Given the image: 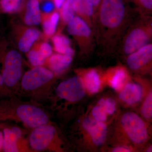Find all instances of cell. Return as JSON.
Wrapping results in <instances>:
<instances>
[{
	"label": "cell",
	"instance_id": "cell-1",
	"mask_svg": "<svg viewBox=\"0 0 152 152\" xmlns=\"http://www.w3.org/2000/svg\"><path fill=\"white\" fill-rule=\"evenodd\" d=\"M138 13L128 0H101L96 12L97 46L104 53L118 51L131 23Z\"/></svg>",
	"mask_w": 152,
	"mask_h": 152
},
{
	"label": "cell",
	"instance_id": "cell-2",
	"mask_svg": "<svg viewBox=\"0 0 152 152\" xmlns=\"http://www.w3.org/2000/svg\"><path fill=\"white\" fill-rule=\"evenodd\" d=\"M152 42V15L138 12L126 31L118 48L127 56Z\"/></svg>",
	"mask_w": 152,
	"mask_h": 152
},
{
	"label": "cell",
	"instance_id": "cell-3",
	"mask_svg": "<svg viewBox=\"0 0 152 152\" xmlns=\"http://www.w3.org/2000/svg\"><path fill=\"white\" fill-rule=\"evenodd\" d=\"M57 128L50 124L34 128L29 137V143L32 149L37 151H61Z\"/></svg>",
	"mask_w": 152,
	"mask_h": 152
},
{
	"label": "cell",
	"instance_id": "cell-4",
	"mask_svg": "<svg viewBox=\"0 0 152 152\" xmlns=\"http://www.w3.org/2000/svg\"><path fill=\"white\" fill-rule=\"evenodd\" d=\"M67 31L84 53H91L95 49L97 45L94 30L80 17L75 16L68 23Z\"/></svg>",
	"mask_w": 152,
	"mask_h": 152
},
{
	"label": "cell",
	"instance_id": "cell-5",
	"mask_svg": "<svg viewBox=\"0 0 152 152\" xmlns=\"http://www.w3.org/2000/svg\"><path fill=\"white\" fill-rule=\"evenodd\" d=\"M120 124L125 134L134 145H142L148 139V131L145 123L135 113H124L121 117Z\"/></svg>",
	"mask_w": 152,
	"mask_h": 152
},
{
	"label": "cell",
	"instance_id": "cell-6",
	"mask_svg": "<svg viewBox=\"0 0 152 152\" xmlns=\"http://www.w3.org/2000/svg\"><path fill=\"white\" fill-rule=\"evenodd\" d=\"M53 78L51 71L41 66L34 67L27 72L22 77V88L28 92L36 91L50 83Z\"/></svg>",
	"mask_w": 152,
	"mask_h": 152
},
{
	"label": "cell",
	"instance_id": "cell-7",
	"mask_svg": "<svg viewBox=\"0 0 152 152\" xmlns=\"http://www.w3.org/2000/svg\"><path fill=\"white\" fill-rule=\"evenodd\" d=\"M86 91L83 79L80 76L63 81L56 89V94L59 98L70 102L81 100L86 95Z\"/></svg>",
	"mask_w": 152,
	"mask_h": 152
},
{
	"label": "cell",
	"instance_id": "cell-8",
	"mask_svg": "<svg viewBox=\"0 0 152 152\" xmlns=\"http://www.w3.org/2000/svg\"><path fill=\"white\" fill-rule=\"evenodd\" d=\"M128 68L136 73H143L152 68V42L126 56Z\"/></svg>",
	"mask_w": 152,
	"mask_h": 152
},
{
	"label": "cell",
	"instance_id": "cell-9",
	"mask_svg": "<svg viewBox=\"0 0 152 152\" xmlns=\"http://www.w3.org/2000/svg\"><path fill=\"white\" fill-rule=\"evenodd\" d=\"M22 58L20 53L13 50L6 56L2 77L4 83L9 87L15 86L22 76Z\"/></svg>",
	"mask_w": 152,
	"mask_h": 152
},
{
	"label": "cell",
	"instance_id": "cell-10",
	"mask_svg": "<svg viewBox=\"0 0 152 152\" xmlns=\"http://www.w3.org/2000/svg\"><path fill=\"white\" fill-rule=\"evenodd\" d=\"M83 126L95 145L100 146L103 145L108 133L107 127L105 123L97 121L92 118L87 117L83 121Z\"/></svg>",
	"mask_w": 152,
	"mask_h": 152
},
{
	"label": "cell",
	"instance_id": "cell-11",
	"mask_svg": "<svg viewBox=\"0 0 152 152\" xmlns=\"http://www.w3.org/2000/svg\"><path fill=\"white\" fill-rule=\"evenodd\" d=\"M143 95L141 85L135 82H129L119 91V98L123 102L129 106L138 103Z\"/></svg>",
	"mask_w": 152,
	"mask_h": 152
},
{
	"label": "cell",
	"instance_id": "cell-12",
	"mask_svg": "<svg viewBox=\"0 0 152 152\" xmlns=\"http://www.w3.org/2000/svg\"><path fill=\"white\" fill-rule=\"evenodd\" d=\"M21 130L17 127L6 128L3 131L4 142L3 148L6 152L20 151L18 142L22 137Z\"/></svg>",
	"mask_w": 152,
	"mask_h": 152
},
{
	"label": "cell",
	"instance_id": "cell-13",
	"mask_svg": "<svg viewBox=\"0 0 152 152\" xmlns=\"http://www.w3.org/2000/svg\"><path fill=\"white\" fill-rule=\"evenodd\" d=\"M73 56L68 54H54L49 57L48 65L51 71L56 75L64 72L72 64Z\"/></svg>",
	"mask_w": 152,
	"mask_h": 152
},
{
	"label": "cell",
	"instance_id": "cell-14",
	"mask_svg": "<svg viewBox=\"0 0 152 152\" xmlns=\"http://www.w3.org/2000/svg\"><path fill=\"white\" fill-rule=\"evenodd\" d=\"M80 76L83 79L87 91L92 94L99 92L102 86V80L96 69H90Z\"/></svg>",
	"mask_w": 152,
	"mask_h": 152
},
{
	"label": "cell",
	"instance_id": "cell-15",
	"mask_svg": "<svg viewBox=\"0 0 152 152\" xmlns=\"http://www.w3.org/2000/svg\"><path fill=\"white\" fill-rule=\"evenodd\" d=\"M24 20L25 23L29 26L39 25L42 21L38 0H28Z\"/></svg>",
	"mask_w": 152,
	"mask_h": 152
},
{
	"label": "cell",
	"instance_id": "cell-16",
	"mask_svg": "<svg viewBox=\"0 0 152 152\" xmlns=\"http://www.w3.org/2000/svg\"><path fill=\"white\" fill-rule=\"evenodd\" d=\"M40 36V33L37 29L30 28L27 29L19 39L18 46L21 51L28 52L36 41Z\"/></svg>",
	"mask_w": 152,
	"mask_h": 152
},
{
	"label": "cell",
	"instance_id": "cell-17",
	"mask_svg": "<svg viewBox=\"0 0 152 152\" xmlns=\"http://www.w3.org/2000/svg\"><path fill=\"white\" fill-rule=\"evenodd\" d=\"M129 78L128 71L125 68L118 66L113 71L110 84L112 88L119 91L127 83Z\"/></svg>",
	"mask_w": 152,
	"mask_h": 152
},
{
	"label": "cell",
	"instance_id": "cell-18",
	"mask_svg": "<svg viewBox=\"0 0 152 152\" xmlns=\"http://www.w3.org/2000/svg\"><path fill=\"white\" fill-rule=\"evenodd\" d=\"M52 40L54 49L58 53L74 56L75 51L71 47L70 40L66 36L58 34L53 37Z\"/></svg>",
	"mask_w": 152,
	"mask_h": 152
},
{
	"label": "cell",
	"instance_id": "cell-19",
	"mask_svg": "<svg viewBox=\"0 0 152 152\" xmlns=\"http://www.w3.org/2000/svg\"><path fill=\"white\" fill-rule=\"evenodd\" d=\"M44 14L42 17L44 34L50 37L56 32L57 26L59 20L60 15L58 12Z\"/></svg>",
	"mask_w": 152,
	"mask_h": 152
},
{
	"label": "cell",
	"instance_id": "cell-20",
	"mask_svg": "<svg viewBox=\"0 0 152 152\" xmlns=\"http://www.w3.org/2000/svg\"><path fill=\"white\" fill-rule=\"evenodd\" d=\"M28 0H0V8L7 13H14L23 10Z\"/></svg>",
	"mask_w": 152,
	"mask_h": 152
},
{
	"label": "cell",
	"instance_id": "cell-21",
	"mask_svg": "<svg viewBox=\"0 0 152 152\" xmlns=\"http://www.w3.org/2000/svg\"><path fill=\"white\" fill-rule=\"evenodd\" d=\"M73 0H66L60 9V16L64 23L68 24L75 16Z\"/></svg>",
	"mask_w": 152,
	"mask_h": 152
},
{
	"label": "cell",
	"instance_id": "cell-22",
	"mask_svg": "<svg viewBox=\"0 0 152 152\" xmlns=\"http://www.w3.org/2000/svg\"><path fill=\"white\" fill-rule=\"evenodd\" d=\"M140 13L152 15V0H128Z\"/></svg>",
	"mask_w": 152,
	"mask_h": 152
},
{
	"label": "cell",
	"instance_id": "cell-23",
	"mask_svg": "<svg viewBox=\"0 0 152 152\" xmlns=\"http://www.w3.org/2000/svg\"><path fill=\"white\" fill-rule=\"evenodd\" d=\"M28 57L31 64L34 67L42 66L46 59L41 55L37 46L29 51Z\"/></svg>",
	"mask_w": 152,
	"mask_h": 152
},
{
	"label": "cell",
	"instance_id": "cell-24",
	"mask_svg": "<svg viewBox=\"0 0 152 152\" xmlns=\"http://www.w3.org/2000/svg\"><path fill=\"white\" fill-rule=\"evenodd\" d=\"M142 115L147 120H152V90L145 99L141 109Z\"/></svg>",
	"mask_w": 152,
	"mask_h": 152
},
{
	"label": "cell",
	"instance_id": "cell-25",
	"mask_svg": "<svg viewBox=\"0 0 152 152\" xmlns=\"http://www.w3.org/2000/svg\"><path fill=\"white\" fill-rule=\"evenodd\" d=\"M97 104L102 107L108 115H111L115 113L116 110V104L115 101L112 98H102L99 100Z\"/></svg>",
	"mask_w": 152,
	"mask_h": 152
},
{
	"label": "cell",
	"instance_id": "cell-26",
	"mask_svg": "<svg viewBox=\"0 0 152 152\" xmlns=\"http://www.w3.org/2000/svg\"><path fill=\"white\" fill-rule=\"evenodd\" d=\"M92 116L93 118L101 122H104L107 119L108 114L102 106L97 104L92 110Z\"/></svg>",
	"mask_w": 152,
	"mask_h": 152
},
{
	"label": "cell",
	"instance_id": "cell-27",
	"mask_svg": "<svg viewBox=\"0 0 152 152\" xmlns=\"http://www.w3.org/2000/svg\"><path fill=\"white\" fill-rule=\"evenodd\" d=\"M37 47L41 55L45 58L47 59L51 56L53 49L50 44L47 42H43L38 45Z\"/></svg>",
	"mask_w": 152,
	"mask_h": 152
},
{
	"label": "cell",
	"instance_id": "cell-28",
	"mask_svg": "<svg viewBox=\"0 0 152 152\" xmlns=\"http://www.w3.org/2000/svg\"><path fill=\"white\" fill-rule=\"evenodd\" d=\"M55 7L54 2H52L51 1H47L43 5L42 10L45 13H50L54 10Z\"/></svg>",
	"mask_w": 152,
	"mask_h": 152
},
{
	"label": "cell",
	"instance_id": "cell-29",
	"mask_svg": "<svg viewBox=\"0 0 152 152\" xmlns=\"http://www.w3.org/2000/svg\"><path fill=\"white\" fill-rule=\"evenodd\" d=\"M132 151V150L130 147L125 145L118 146L115 147L112 150V152H129Z\"/></svg>",
	"mask_w": 152,
	"mask_h": 152
},
{
	"label": "cell",
	"instance_id": "cell-30",
	"mask_svg": "<svg viewBox=\"0 0 152 152\" xmlns=\"http://www.w3.org/2000/svg\"><path fill=\"white\" fill-rule=\"evenodd\" d=\"M66 1V0H54V4L56 9L58 10H60Z\"/></svg>",
	"mask_w": 152,
	"mask_h": 152
},
{
	"label": "cell",
	"instance_id": "cell-31",
	"mask_svg": "<svg viewBox=\"0 0 152 152\" xmlns=\"http://www.w3.org/2000/svg\"><path fill=\"white\" fill-rule=\"evenodd\" d=\"M89 1L92 3L93 5L94 6L95 11H96V12L98 7H99L100 4L101 0H89Z\"/></svg>",
	"mask_w": 152,
	"mask_h": 152
},
{
	"label": "cell",
	"instance_id": "cell-32",
	"mask_svg": "<svg viewBox=\"0 0 152 152\" xmlns=\"http://www.w3.org/2000/svg\"><path fill=\"white\" fill-rule=\"evenodd\" d=\"M3 142H4V135L1 132H0V150H1L3 148Z\"/></svg>",
	"mask_w": 152,
	"mask_h": 152
},
{
	"label": "cell",
	"instance_id": "cell-33",
	"mask_svg": "<svg viewBox=\"0 0 152 152\" xmlns=\"http://www.w3.org/2000/svg\"><path fill=\"white\" fill-rule=\"evenodd\" d=\"M4 79H3L2 75H0V86H2L3 84H4Z\"/></svg>",
	"mask_w": 152,
	"mask_h": 152
},
{
	"label": "cell",
	"instance_id": "cell-34",
	"mask_svg": "<svg viewBox=\"0 0 152 152\" xmlns=\"http://www.w3.org/2000/svg\"><path fill=\"white\" fill-rule=\"evenodd\" d=\"M146 151L148 152H152V145L148 147L146 150Z\"/></svg>",
	"mask_w": 152,
	"mask_h": 152
}]
</instances>
